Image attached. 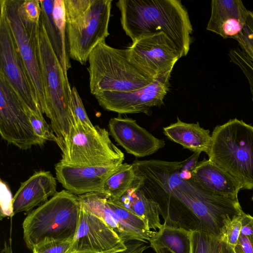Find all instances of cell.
<instances>
[{"label": "cell", "mask_w": 253, "mask_h": 253, "mask_svg": "<svg viewBox=\"0 0 253 253\" xmlns=\"http://www.w3.org/2000/svg\"><path fill=\"white\" fill-rule=\"evenodd\" d=\"M136 185L154 201L167 225L219 236L234 212L233 200L212 194L182 178V162L133 163Z\"/></svg>", "instance_id": "obj_1"}, {"label": "cell", "mask_w": 253, "mask_h": 253, "mask_svg": "<svg viewBox=\"0 0 253 253\" xmlns=\"http://www.w3.org/2000/svg\"><path fill=\"white\" fill-rule=\"evenodd\" d=\"M122 28L132 42L164 33L182 57L189 52L193 28L187 10L178 0H120Z\"/></svg>", "instance_id": "obj_2"}, {"label": "cell", "mask_w": 253, "mask_h": 253, "mask_svg": "<svg viewBox=\"0 0 253 253\" xmlns=\"http://www.w3.org/2000/svg\"><path fill=\"white\" fill-rule=\"evenodd\" d=\"M34 39L45 96V115L50 121V126L57 139L56 144L61 150L76 124L71 106V87L41 16L34 31Z\"/></svg>", "instance_id": "obj_3"}, {"label": "cell", "mask_w": 253, "mask_h": 253, "mask_svg": "<svg viewBox=\"0 0 253 253\" xmlns=\"http://www.w3.org/2000/svg\"><path fill=\"white\" fill-rule=\"evenodd\" d=\"M81 202L66 190L57 192L24 219L23 239L30 250L48 241H72L79 220Z\"/></svg>", "instance_id": "obj_4"}, {"label": "cell", "mask_w": 253, "mask_h": 253, "mask_svg": "<svg viewBox=\"0 0 253 253\" xmlns=\"http://www.w3.org/2000/svg\"><path fill=\"white\" fill-rule=\"evenodd\" d=\"M69 56L84 65L109 35L111 0H64Z\"/></svg>", "instance_id": "obj_5"}, {"label": "cell", "mask_w": 253, "mask_h": 253, "mask_svg": "<svg viewBox=\"0 0 253 253\" xmlns=\"http://www.w3.org/2000/svg\"><path fill=\"white\" fill-rule=\"evenodd\" d=\"M209 160L253 189V126L236 118L213 129Z\"/></svg>", "instance_id": "obj_6"}, {"label": "cell", "mask_w": 253, "mask_h": 253, "mask_svg": "<svg viewBox=\"0 0 253 253\" xmlns=\"http://www.w3.org/2000/svg\"><path fill=\"white\" fill-rule=\"evenodd\" d=\"M89 89L93 95L105 91H129L151 84L152 78L130 59L127 49L99 43L88 57Z\"/></svg>", "instance_id": "obj_7"}, {"label": "cell", "mask_w": 253, "mask_h": 253, "mask_svg": "<svg viewBox=\"0 0 253 253\" xmlns=\"http://www.w3.org/2000/svg\"><path fill=\"white\" fill-rule=\"evenodd\" d=\"M61 151L60 162L74 166L120 165L125 159L105 128L81 123L72 128Z\"/></svg>", "instance_id": "obj_8"}, {"label": "cell", "mask_w": 253, "mask_h": 253, "mask_svg": "<svg viewBox=\"0 0 253 253\" xmlns=\"http://www.w3.org/2000/svg\"><path fill=\"white\" fill-rule=\"evenodd\" d=\"M27 107L4 76L0 72V133L8 143L22 150L43 145L35 135Z\"/></svg>", "instance_id": "obj_9"}, {"label": "cell", "mask_w": 253, "mask_h": 253, "mask_svg": "<svg viewBox=\"0 0 253 253\" xmlns=\"http://www.w3.org/2000/svg\"><path fill=\"white\" fill-rule=\"evenodd\" d=\"M0 72L4 76L31 111L42 113L18 51L3 7L0 5Z\"/></svg>", "instance_id": "obj_10"}, {"label": "cell", "mask_w": 253, "mask_h": 253, "mask_svg": "<svg viewBox=\"0 0 253 253\" xmlns=\"http://www.w3.org/2000/svg\"><path fill=\"white\" fill-rule=\"evenodd\" d=\"M170 70L158 76L148 85L129 91H105L94 96L103 109L119 114H150L152 108L164 104L169 89Z\"/></svg>", "instance_id": "obj_11"}, {"label": "cell", "mask_w": 253, "mask_h": 253, "mask_svg": "<svg viewBox=\"0 0 253 253\" xmlns=\"http://www.w3.org/2000/svg\"><path fill=\"white\" fill-rule=\"evenodd\" d=\"M18 4L19 0H0L41 110L45 115V96L34 39V31L39 24L24 23L18 11Z\"/></svg>", "instance_id": "obj_12"}, {"label": "cell", "mask_w": 253, "mask_h": 253, "mask_svg": "<svg viewBox=\"0 0 253 253\" xmlns=\"http://www.w3.org/2000/svg\"><path fill=\"white\" fill-rule=\"evenodd\" d=\"M126 49L130 60L153 79L172 70L181 57L173 42L164 33L141 38Z\"/></svg>", "instance_id": "obj_13"}, {"label": "cell", "mask_w": 253, "mask_h": 253, "mask_svg": "<svg viewBox=\"0 0 253 253\" xmlns=\"http://www.w3.org/2000/svg\"><path fill=\"white\" fill-rule=\"evenodd\" d=\"M127 248L115 232L101 218L87 210L81 203L77 230L67 253H111Z\"/></svg>", "instance_id": "obj_14"}, {"label": "cell", "mask_w": 253, "mask_h": 253, "mask_svg": "<svg viewBox=\"0 0 253 253\" xmlns=\"http://www.w3.org/2000/svg\"><path fill=\"white\" fill-rule=\"evenodd\" d=\"M120 165L81 167L59 162L55 166L56 178L65 190L77 196L100 193L105 180Z\"/></svg>", "instance_id": "obj_15"}, {"label": "cell", "mask_w": 253, "mask_h": 253, "mask_svg": "<svg viewBox=\"0 0 253 253\" xmlns=\"http://www.w3.org/2000/svg\"><path fill=\"white\" fill-rule=\"evenodd\" d=\"M108 126L110 135L118 144L138 158L154 154L165 145L163 139L155 137L130 118L120 116L112 118Z\"/></svg>", "instance_id": "obj_16"}, {"label": "cell", "mask_w": 253, "mask_h": 253, "mask_svg": "<svg viewBox=\"0 0 253 253\" xmlns=\"http://www.w3.org/2000/svg\"><path fill=\"white\" fill-rule=\"evenodd\" d=\"M249 11L240 0H212L207 30L235 40L244 29Z\"/></svg>", "instance_id": "obj_17"}, {"label": "cell", "mask_w": 253, "mask_h": 253, "mask_svg": "<svg viewBox=\"0 0 253 253\" xmlns=\"http://www.w3.org/2000/svg\"><path fill=\"white\" fill-rule=\"evenodd\" d=\"M41 16L53 49L65 76L71 67L66 44V22L64 0H40Z\"/></svg>", "instance_id": "obj_18"}, {"label": "cell", "mask_w": 253, "mask_h": 253, "mask_svg": "<svg viewBox=\"0 0 253 253\" xmlns=\"http://www.w3.org/2000/svg\"><path fill=\"white\" fill-rule=\"evenodd\" d=\"M56 178L48 171L35 172L21 183L13 197L14 214L29 211L48 201L56 193Z\"/></svg>", "instance_id": "obj_19"}, {"label": "cell", "mask_w": 253, "mask_h": 253, "mask_svg": "<svg viewBox=\"0 0 253 253\" xmlns=\"http://www.w3.org/2000/svg\"><path fill=\"white\" fill-rule=\"evenodd\" d=\"M191 180L202 189L213 194L238 198L242 183L209 159L198 162L191 171Z\"/></svg>", "instance_id": "obj_20"}, {"label": "cell", "mask_w": 253, "mask_h": 253, "mask_svg": "<svg viewBox=\"0 0 253 253\" xmlns=\"http://www.w3.org/2000/svg\"><path fill=\"white\" fill-rule=\"evenodd\" d=\"M164 133L170 140L179 144L194 153L204 152L208 154L211 142L209 129L199 124L187 123L178 118L177 121L163 128Z\"/></svg>", "instance_id": "obj_21"}, {"label": "cell", "mask_w": 253, "mask_h": 253, "mask_svg": "<svg viewBox=\"0 0 253 253\" xmlns=\"http://www.w3.org/2000/svg\"><path fill=\"white\" fill-rule=\"evenodd\" d=\"M78 196L82 205L103 219L125 244L130 241H141L139 237L124 224L111 209L104 195L90 193Z\"/></svg>", "instance_id": "obj_22"}, {"label": "cell", "mask_w": 253, "mask_h": 253, "mask_svg": "<svg viewBox=\"0 0 253 253\" xmlns=\"http://www.w3.org/2000/svg\"><path fill=\"white\" fill-rule=\"evenodd\" d=\"M108 200L140 217L150 229H159L162 226L158 205L148 198L141 189L133 184L120 198Z\"/></svg>", "instance_id": "obj_23"}, {"label": "cell", "mask_w": 253, "mask_h": 253, "mask_svg": "<svg viewBox=\"0 0 253 253\" xmlns=\"http://www.w3.org/2000/svg\"><path fill=\"white\" fill-rule=\"evenodd\" d=\"M192 231L163 223L149 241L156 253H191Z\"/></svg>", "instance_id": "obj_24"}, {"label": "cell", "mask_w": 253, "mask_h": 253, "mask_svg": "<svg viewBox=\"0 0 253 253\" xmlns=\"http://www.w3.org/2000/svg\"><path fill=\"white\" fill-rule=\"evenodd\" d=\"M135 178L132 164H122L105 180L100 193L109 200L117 199L131 187Z\"/></svg>", "instance_id": "obj_25"}, {"label": "cell", "mask_w": 253, "mask_h": 253, "mask_svg": "<svg viewBox=\"0 0 253 253\" xmlns=\"http://www.w3.org/2000/svg\"><path fill=\"white\" fill-rule=\"evenodd\" d=\"M191 253H237L219 237L202 231H192Z\"/></svg>", "instance_id": "obj_26"}, {"label": "cell", "mask_w": 253, "mask_h": 253, "mask_svg": "<svg viewBox=\"0 0 253 253\" xmlns=\"http://www.w3.org/2000/svg\"><path fill=\"white\" fill-rule=\"evenodd\" d=\"M27 113L34 132L43 144L47 140L57 143V137L51 126L46 123L43 114L33 112L28 108Z\"/></svg>", "instance_id": "obj_27"}, {"label": "cell", "mask_w": 253, "mask_h": 253, "mask_svg": "<svg viewBox=\"0 0 253 253\" xmlns=\"http://www.w3.org/2000/svg\"><path fill=\"white\" fill-rule=\"evenodd\" d=\"M18 11L26 23L39 24L42 14L39 0H19Z\"/></svg>", "instance_id": "obj_28"}, {"label": "cell", "mask_w": 253, "mask_h": 253, "mask_svg": "<svg viewBox=\"0 0 253 253\" xmlns=\"http://www.w3.org/2000/svg\"><path fill=\"white\" fill-rule=\"evenodd\" d=\"M235 40L240 49L253 64V11H249L246 25Z\"/></svg>", "instance_id": "obj_29"}, {"label": "cell", "mask_w": 253, "mask_h": 253, "mask_svg": "<svg viewBox=\"0 0 253 253\" xmlns=\"http://www.w3.org/2000/svg\"><path fill=\"white\" fill-rule=\"evenodd\" d=\"M242 212L240 214L234 216L228 222L224 227L221 236L220 237L221 239L227 242L234 248H235L237 245L240 234L242 227Z\"/></svg>", "instance_id": "obj_30"}, {"label": "cell", "mask_w": 253, "mask_h": 253, "mask_svg": "<svg viewBox=\"0 0 253 253\" xmlns=\"http://www.w3.org/2000/svg\"><path fill=\"white\" fill-rule=\"evenodd\" d=\"M71 106L76 122L90 126H93L90 121L84 107L82 99L75 86L71 88Z\"/></svg>", "instance_id": "obj_31"}, {"label": "cell", "mask_w": 253, "mask_h": 253, "mask_svg": "<svg viewBox=\"0 0 253 253\" xmlns=\"http://www.w3.org/2000/svg\"><path fill=\"white\" fill-rule=\"evenodd\" d=\"M72 241H48L40 243L32 249V253H67Z\"/></svg>", "instance_id": "obj_32"}, {"label": "cell", "mask_w": 253, "mask_h": 253, "mask_svg": "<svg viewBox=\"0 0 253 253\" xmlns=\"http://www.w3.org/2000/svg\"><path fill=\"white\" fill-rule=\"evenodd\" d=\"M0 218L12 217L13 212V197L7 185L0 180Z\"/></svg>", "instance_id": "obj_33"}, {"label": "cell", "mask_w": 253, "mask_h": 253, "mask_svg": "<svg viewBox=\"0 0 253 253\" xmlns=\"http://www.w3.org/2000/svg\"><path fill=\"white\" fill-rule=\"evenodd\" d=\"M248 81L253 100V64L245 55L239 57L235 61Z\"/></svg>", "instance_id": "obj_34"}, {"label": "cell", "mask_w": 253, "mask_h": 253, "mask_svg": "<svg viewBox=\"0 0 253 253\" xmlns=\"http://www.w3.org/2000/svg\"><path fill=\"white\" fill-rule=\"evenodd\" d=\"M235 249L237 253H253V235L240 233Z\"/></svg>", "instance_id": "obj_35"}, {"label": "cell", "mask_w": 253, "mask_h": 253, "mask_svg": "<svg viewBox=\"0 0 253 253\" xmlns=\"http://www.w3.org/2000/svg\"><path fill=\"white\" fill-rule=\"evenodd\" d=\"M127 248L126 250L122 251L111 253H143L146 250L148 246L146 242L136 241L130 243H126ZM75 253H93L86 252H77Z\"/></svg>", "instance_id": "obj_36"}, {"label": "cell", "mask_w": 253, "mask_h": 253, "mask_svg": "<svg viewBox=\"0 0 253 253\" xmlns=\"http://www.w3.org/2000/svg\"><path fill=\"white\" fill-rule=\"evenodd\" d=\"M241 217L242 227L240 233L247 235H253V216L243 211Z\"/></svg>", "instance_id": "obj_37"}, {"label": "cell", "mask_w": 253, "mask_h": 253, "mask_svg": "<svg viewBox=\"0 0 253 253\" xmlns=\"http://www.w3.org/2000/svg\"><path fill=\"white\" fill-rule=\"evenodd\" d=\"M1 253H13L10 243L8 244L6 242H4V247L1 251Z\"/></svg>", "instance_id": "obj_38"}, {"label": "cell", "mask_w": 253, "mask_h": 253, "mask_svg": "<svg viewBox=\"0 0 253 253\" xmlns=\"http://www.w3.org/2000/svg\"><path fill=\"white\" fill-rule=\"evenodd\" d=\"M252 200L253 201V196H252Z\"/></svg>", "instance_id": "obj_39"}]
</instances>
